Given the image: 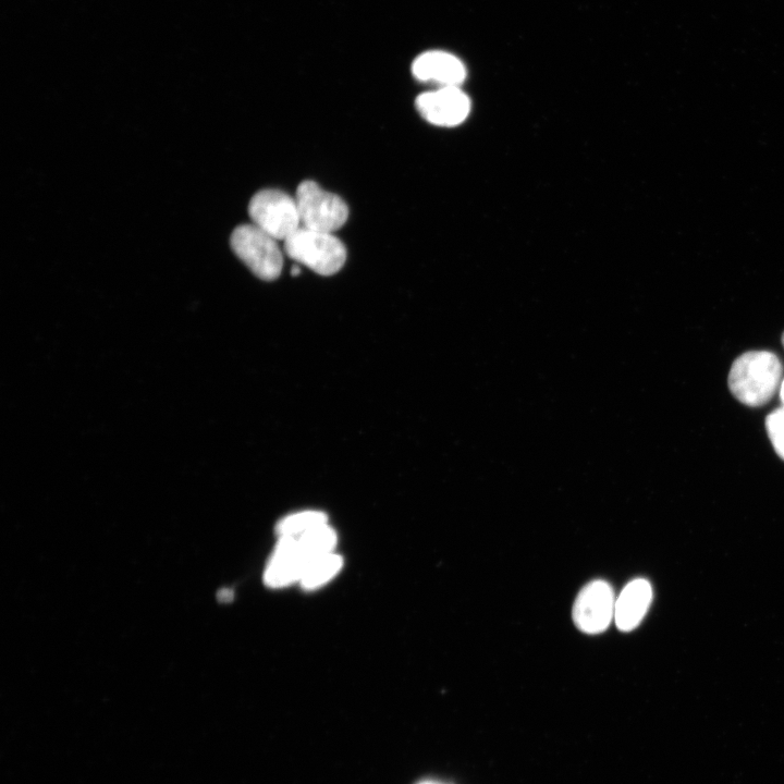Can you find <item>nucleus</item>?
<instances>
[{
    "label": "nucleus",
    "instance_id": "423d86ee",
    "mask_svg": "<svg viewBox=\"0 0 784 784\" xmlns=\"http://www.w3.org/2000/svg\"><path fill=\"white\" fill-rule=\"evenodd\" d=\"M615 598L611 585L602 579L588 583L577 595L573 605V621L583 633L604 632L614 620Z\"/></svg>",
    "mask_w": 784,
    "mask_h": 784
},
{
    "label": "nucleus",
    "instance_id": "f257e3e1",
    "mask_svg": "<svg viewBox=\"0 0 784 784\" xmlns=\"http://www.w3.org/2000/svg\"><path fill=\"white\" fill-rule=\"evenodd\" d=\"M782 364L768 351H750L737 357L730 370L727 384L740 403L757 407L767 404L779 388Z\"/></svg>",
    "mask_w": 784,
    "mask_h": 784
},
{
    "label": "nucleus",
    "instance_id": "4468645a",
    "mask_svg": "<svg viewBox=\"0 0 784 784\" xmlns=\"http://www.w3.org/2000/svg\"><path fill=\"white\" fill-rule=\"evenodd\" d=\"M765 428L776 454L784 460V406L767 416Z\"/></svg>",
    "mask_w": 784,
    "mask_h": 784
},
{
    "label": "nucleus",
    "instance_id": "20e7f679",
    "mask_svg": "<svg viewBox=\"0 0 784 784\" xmlns=\"http://www.w3.org/2000/svg\"><path fill=\"white\" fill-rule=\"evenodd\" d=\"M252 223L271 235L285 241L302 224L295 198L279 189H262L249 201Z\"/></svg>",
    "mask_w": 784,
    "mask_h": 784
},
{
    "label": "nucleus",
    "instance_id": "0eeeda50",
    "mask_svg": "<svg viewBox=\"0 0 784 784\" xmlns=\"http://www.w3.org/2000/svg\"><path fill=\"white\" fill-rule=\"evenodd\" d=\"M416 109L429 123L438 126H455L469 113L468 97L455 86L440 87L416 98Z\"/></svg>",
    "mask_w": 784,
    "mask_h": 784
},
{
    "label": "nucleus",
    "instance_id": "2eb2a0df",
    "mask_svg": "<svg viewBox=\"0 0 784 784\" xmlns=\"http://www.w3.org/2000/svg\"><path fill=\"white\" fill-rule=\"evenodd\" d=\"M220 601H231L233 599V592L229 589L220 590L217 595Z\"/></svg>",
    "mask_w": 784,
    "mask_h": 784
},
{
    "label": "nucleus",
    "instance_id": "9b49d317",
    "mask_svg": "<svg viewBox=\"0 0 784 784\" xmlns=\"http://www.w3.org/2000/svg\"><path fill=\"white\" fill-rule=\"evenodd\" d=\"M342 558L333 552L310 560L299 583L304 589H316L329 581L342 567Z\"/></svg>",
    "mask_w": 784,
    "mask_h": 784
},
{
    "label": "nucleus",
    "instance_id": "a211bd4d",
    "mask_svg": "<svg viewBox=\"0 0 784 784\" xmlns=\"http://www.w3.org/2000/svg\"><path fill=\"white\" fill-rule=\"evenodd\" d=\"M419 784H440V783L431 782V781H426V782H421V783H419Z\"/></svg>",
    "mask_w": 784,
    "mask_h": 784
},
{
    "label": "nucleus",
    "instance_id": "6e6552de",
    "mask_svg": "<svg viewBox=\"0 0 784 784\" xmlns=\"http://www.w3.org/2000/svg\"><path fill=\"white\" fill-rule=\"evenodd\" d=\"M307 561L302 555L296 537L280 536L266 567L264 579L272 588L299 581Z\"/></svg>",
    "mask_w": 784,
    "mask_h": 784
},
{
    "label": "nucleus",
    "instance_id": "7ed1b4c3",
    "mask_svg": "<svg viewBox=\"0 0 784 784\" xmlns=\"http://www.w3.org/2000/svg\"><path fill=\"white\" fill-rule=\"evenodd\" d=\"M234 254L259 279H277L283 267V256L277 240L257 225L242 224L234 229L230 237Z\"/></svg>",
    "mask_w": 784,
    "mask_h": 784
},
{
    "label": "nucleus",
    "instance_id": "6ab92c4d",
    "mask_svg": "<svg viewBox=\"0 0 784 784\" xmlns=\"http://www.w3.org/2000/svg\"><path fill=\"white\" fill-rule=\"evenodd\" d=\"M782 344H783V346H784V332H783V335H782Z\"/></svg>",
    "mask_w": 784,
    "mask_h": 784
},
{
    "label": "nucleus",
    "instance_id": "1a4fd4ad",
    "mask_svg": "<svg viewBox=\"0 0 784 784\" xmlns=\"http://www.w3.org/2000/svg\"><path fill=\"white\" fill-rule=\"evenodd\" d=\"M414 76L422 82L439 84L441 87H458L466 76L463 62L443 51H428L418 56L412 64Z\"/></svg>",
    "mask_w": 784,
    "mask_h": 784
},
{
    "label": "nucleus",
    "instance_id": "f8f14e48",
    "mask_svg": "<svg viewBox=\"0 0 784 784\" xmlns=\"http://www.w3.org/2000/svg\"><path fill=\"white\" fill-rule=\"evenodd\" d=\"M296 538L299 551L307 563L332 552L336 544V534L328 524L310 529Z\"/></svg>",
    "mask_w": 784,
    "mask_h": 784
},
{
    "label": "nucleus",
    "instance_id": "dca6fc26",
    "mask_svg": "<svg viewBox=\"0 0 784 784\" xmlns=\"http://www.w3.org/2000/svg\"><path fill=\"white\" fill-rule=\"evenodd\" d=\"M299 273H301V268L298 266L294 265L291 269V274L295 277V275H298Z\"/></svg>",
    "mask_w": 784,
    "mask_h": 784
},
{
    "label": "nucleus",
    "instance_id": "ddd939ff",
    "mask_svg": "<svg viewBox=\"0 0 784 784\" xmlns=\"http://www.w3.org/2000/svg\"><path fill=\"white\" fill-rule=\"evenodd\" d=\"M328 524V517L320 511H303L285 516L277 524L280 536L298 537L310 529Z\"/></svg>",
    "mask_w": 784,
    "mask_h": 784
},
{
    "label": "nucleus",
    "instance_id": "39448f33",
    "mask_svg": "<svg viewBox=\"0 0 784 784\" xmlns=\"http://www.w3.org/2000/svg\"><path fill=\"white\" fill-rule=\"evenodd\" d=\"M295 200L304 228L333 233L347 220L348 208L344 200L314 181L298 185Z\"/></svg>",
    "mask_w": 784,
    "mask_h": 784
},
{
    "label": "nucleus",
    "instance_id": "f03ea898",
    "mask_svg": "<svg viewBox=\"0 0 784 784\" xmlns=\"http://www.w3.org/2000/svg\"><path fill=\"white\" fill-rule=\"evenodd\" d=\"M283 242L290 258L321 275L336 273L346 260L345 246L329 232L301 226Z\"/></svg>",
    "mask_w": 784,
    "mask_h": 784
},
{
    "label": "nucleus",
    "instance_id": "f3484780",
    "mask_svg": "<svg viewBox=\"0 0 784 784\" xmlns=\"http://www.w3.org/2000/svg\"><path fill=\"white\" fill-rule=\"evenodd\" d=\"M780 397H781V401L784 406V380L782 381L781 387H780Z\"/></svg>",
    "mask_w": 784,
    "mask_h": 784
},
{
    "label": "nucleus",
    "instance_id": "9d476101",
    "mask_svg": "<svg viewBox=\"0 0 784 784\" xmlns=\"http://www.w3.org/2000/svg\"><path fill=\"white\" fill-rule=\"evenodd\" d=\"M652 600V588L645 578L629 581L615 599L614 622L622 632L636 628L646 615Z\"/></svg>",
    "mask_w": 784,
    "mask_h": 784
}]
</instances>
